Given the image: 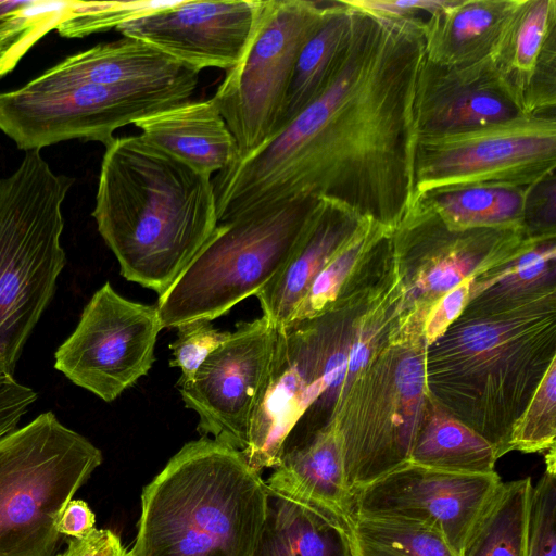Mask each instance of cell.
Listing matches in <instances>:
<instances>
[{
	"label": "cell",
	"mask_w": 556,
	"mask_h": 556,
	"mask_svg": "<svg viewBox=\"0 0 556 556\" xmlns=\"http://www.w3.org/2000/svg\"><path fill=\"white\" fill-rule=\"evenodd\" d=\"M424 22L353 9L321 94L261 150L212 177L218 219L308 195L393 231L415 202L414 99Z\"/></svg>",
	"instance_id": "cell-1"
},
{
	"label": "cell",
	"mask_w": 556,
	"mask_h": 556,
	"mask_svg": "<svg viewBox=\"0 0 556 556\" xmlns=\"http://www.w3.org/2000/svg\"><path fill=\"white\" fill-rule=\"evenodd\" d=\"M92 216L121 275L163 295L218 225L212 177L142 135L105 147Z\"/></svg>",
	"instance_id": "cell-2"
},
{
	"label": "cell",
	"mask_w": 556,
	"mask_h": 556,
	"mask_svg": "<svg viewBox=\"0 0 556 556\" xmlns=\"http://www.w3.org/2000/svg\"><path fill=\"white\" fill-rule=\"evenodd\" d=\"M556 361V292L509 308L465 307L425 353L430 399L496 450Z\"/></svg>",
	"instance_id": "cell-3"
},
{
	"label": "cell",
	"mask_w": 556,
	"mask_h": 556,
	"mask_svg": "<svg viewBox=\"0 0 556 556\" xmlns=\"http://www.w3.org/2000/svg\"><path fill=\"white\" fill-rule=\"evenodd\" d=\"M268 488L241 452L186 443L141 493L134 556H253Z\"/></svg>",
	"instance_id": "cell-4"
},
{
	"label": "cell",
	"mask_w": 556,
	"mask_h": 556,
	"mask_svg": "<svg viewBox=\"0 0 556 556\" xmlns=\"http://www.w3.org/2000/svg\"><path fill=\"white\" fill-rule=\"evenodd\" d=\"M74 179L40 150L0 179V376L13 377L24 345L51 302L66 263L61 205Z\"/></svg>",
	"instance_id": "cell-5"
},
{
	"label": "cell",
	"mask_w": 556,
	"mask_h": 556,
	"mask_svg": "<svg viewBox=\"0 0 556 556\" xmlns=\"http://www.w3.org/2000/svg\"><path fill=\"white\" fill-rule=\"evenodd\" d=\"M318 198L302 195L225 223L157 299L164 328L210 320L255 295L283 268Z\"/></svg>",
	"instance_id": "cell-6"
},
{
	"label": "cell",
	"mask_w": 556,
	"mask_h": 556,
	"mask_svg": "<svg viewBox=\"0 0 556 556\" xmlns=\"http://www.w3.org/2000/svg\"><path fill=\"white\" fill-rule=\"evenodd\" d=\"M102 452L52 412L0 438V556H53L59 519Z\"/></svg>",
	"instance_id": "cell-7"
},
{
	"label": "cell",
	"mask_w": 556,
	"mask_h": 556,
	"mask_svg": "<svg viewBox=\"0 0 556 556\" xmlns=\"http://www.w3.org/2000/svg\"><path fill=\"white\" fill-rule=\"evenodd\" d=\"M425 353L422 340L389 341L334 410L354 494L408 462L430 400Z\"/></svg>",
	"instance_id": "cell-8"
},
{
	"label": "cell",
	"mask_w": 556,
	"mask_h": 556,
	"mask_svg": "<svg viewBox=\"0 0 556 556\" xmlns=\"http://www.w3.org/2000/svg\"><path fill=\"white\" fill-rule=\"evenodd\" d=\"M527 230L447 227L416 200L390 235L395 274L402 289L396 326L390 340L418 341L429 311L447 291L525 254L543 240Z\"/></svg>",
	"instance_id": "cell-9"
},
{
	"label": "cell",
	"mask_w": 556,
	"mask_h": 556,
	"mask_svg": "<svg viewBox=\"0 0 556 556\" xmlns=\"http://www.w3.org/2000/svg\"><path fill=\"white\" fill-rule=\"evenodd\" d=\"M198 84L101 85L45 72L17 90L0 93V130L25 151L71 139L106 147L116 129L190 101Z\"/></svg>",
	"instance_id": "cell-10"
},
{
	"label": "cell",
	"mask_w": 556,
	"mask_h": 556,
	"mask_svg": "<svg viewBox=\"0 0 556 556\" xmlns=\"http://www.w3.org/2000/svg\"><path fill=\"white\" fill-rule=\"evenodd\" d=\"M326 3L260 0L244 52L211 98L236 139L237 161L254 154L281 131L298 58L317 30Z\"/></svg>",
	"instance_id": "cell-11"
},
{
	"label": "cell",
	"mask_w": 556,
	"mask_h": 556,
	"mask_svg": "<svg viewBox=\"0 0 556 556\" xmlns=\"http://www.w3.org/2000/svg\"><path fill=\"white\" fill-rule=\"evenodd\" d=\"M555 114H522L446 134L419 135L415 200L471 186H534L555 175Z\"/></svg>",
	"instance_id": "cell-12"
},
{
	"label": "cell",
	"mask_w": 556,
	"mask_h": 556,
	"mask_svg": "<svg viewBox=\"0 0 556 556\" xmlns=\"http://www.w3.org/2000/svg\"><path fill=\"white\" fill-rule=\"evenodd\" d=\"M163 328L156 305L130 301L105 282L56 349L54 368L74 384L112 402L152 368Z\"/></svg>",
	"instance_id": "cell-13"
},
{
	"label": "cell",
	"mask_w": 556,
	"mask_h": 556,
	"mask_svg": "<svg viewBox=\"0 0 556 556\" xmlns=\"http://www.w3.org/2000/svg\"><path fill=\"white\" fill-rule=\"evenodd\" d=\"M276 338L277 327L264 316L239 323L192 380L178 388L185 406L199 416L201 437L245 450Z\"/></svg>",
	"instance_id": "cell-14"
},
{
	"label": "cell",
	"mask_w": 556,
	"mask_h": 556,
	"mask_svg": "<svg viewBox=\"0 0 556 556\" xmlns=\"http://www.w3.org/2000/svg\"><path fill=\"white\" fill-rule=\"evenodd\" d=\"M501 483L496 471L458 473L407 462L355 492V517L426 526L437 531L457 556H463Z\"/></svg>",
	"instance_id": "cell-15"
},
{
	"label": "cell",
	"mask_w": 556,
	"mask_h": 556,
	"mask_svg": "<svg viewBox=\"0 0 556 556\" xmlns=\"http://www.w3.org/2000/svg\"><path fill=\"white\" fill-rule=\"evenodd\" d=\"M258 3L260 0L174 1L116 29L199 73L208 67L228 71L244 52Z\"/></svg>",
	"instance_id": "cell-16"
},
{
	"label": "cell",
	"mask_w": 556,
	"mask_h": 556,
	"mask_svg": "<svg viewBox=\"0 0 556 556\" xmlns=\"http://www.w3.org/2000/svg\"><path fill=\"white\" fill-rule=\"evenodd\" d=\"M526 114L490 55L443 66L424 58L414 99L417 134L460 131Z\"/></svg>",
	"instance_id": "cell-17"
},
{
	"label": "cell",
	"mask_w": 556,
	"mask_h": 556,
	"mask_svg": "<svg viewBox=\"0 0 556 556\" xmlns=\"http://www.w3.org/2000/svg\"><path fill=\"white\" fill-rule=\"evenodd\" d=\"M490 58L526 114H555L556 0H516Z\"/></svg>",
	"instance_id": "cell-18"
},
{
	"label": "cell",
	"mask_w": 556,
	"mask_h": 556,
	"mask_svg": "<svg viewBox=\"0 0 556 556\" xmlns=\"http://www.w3.org/2000/svg\"><path fill=\"white\" fill-rule=\"evenodd\" d=\"M265 483L269 491L320 513L351 533L355 495L346 479L342 437L333 422L285 444Z\"/></svg>",
	"instance_id": "cell-19"
},
{
	"label": "cell",
	"mask_w": 556,
	"mask_h": 556,
	"mask_svg": "<svg viewBox=\"0 0 556 556\" xmlns=\"http://www.w3.org/2000/svg\"><path fill=\"white\" fill-rule=\"evenodd\" d=\"M361 218L339 202L317 199L286 265L255 294L264 317L277 328L288 324L314 279L351 236Z\"/></svg>",
	"instance_id": "cell-20"
},
{
	"label": "cell",
	"mask_w": 556,
	"mask_h": 556,
	"mask_svg": "<svg viewBox=\"0 0 556 556\" xmlns=\"http://www.w3.org/2000/svg\"><path fill=\"white\" fill-rule=\"evenodd\" d=\"M135 125L154 146L210 177L239 157L236 139L211 99L177 104Z\"/></svg>",
	"instance_id": "cell-21"
},
{
	"label": "cell",
	"mask_w": 556,
	"mask_h": 556,
	"mask_svg": "<svg viewBox=\"0 0 556 556\" xmlns=\"http://www.w3.org/2000/svg\"><path fill=\"white\" fill-rule=\"evenodd\" d=\"M49 75L101 85L153 86L199 81V72L135 39L100 43L46 71Z\"/></svg>",
	"instance_id": "cell-22"
},
{
	"label": "cell",
	"mask_w": 556,
	"mask_h": 556,
	"mask_svg": "<svg viewBox=\"0 0 556 556\" xmlns=\"http://www.w3.org/2000/svg\"><path fill=\"white\" fill-rule=\"evenodd\" d=\"M516 0H448L424 22L425 58L463 66L490 55Z\"/></svg>",
	"instance_id": "cell-23"
},
{
	"label": "cell",
	"mask_w": 556,
	"mask_h": 556,
	"mask_svg": "<svg viewBox=\"0 0 556 556\" xmlns=\"http://www.w3.org/2000/svg\"><path fill=\"white\" fill-rule=\"evenodd\" d=\"M253 556H354V549L343 526L268 490Z\"/></svg>",
	"instance_id": "cell-24"
},
{
	"label": "cell",
	"mask_w": 556,
	"mask_h": 556,
	"mask_svg": "<svg viewBox=\"0 0 556 556\" xmlns=\"http://www.w3.org/2000/svg\"><path fill=\"white\" fill-rule=\"evenodd\" d=\"M497 459L489 441L429 400L408 462L450 472L486 475L495 472Z\"/></svg>",
	"instance_id": "cell-25"
},
{
	"label": "cell",
	"mask_w": 556,
	"mask_h": 556,
	"mask_svg": "<svg viewBox=\"0 0 556 556\" xmlns=\"http://www.w3.org/2000/svg\"><path fill=\"white\" fill-rule=\"evenodd\" d=\"M534 186L453 188L426 193L416 200L426 203L452 229L495 228L528 231L527 214Z\"/></svg>",
	"instance_id": "cell-26"
},
{
	"label": "cell",
	"mask_w": 556,
	"mask_h": 556,
	"mask_svg": "<svg viewBox=\"0 0 556 556\" xmlns=\"http://www.w3.org/2000/svg\"><path fill=\"white\" fill-rule=\"evenodd\" d=\"M352 14L353 9L345 0L327 1L317 30L298 58L287 94L282 129L327 87L346 43Z\"/></svg>",
	"instance_id": "cell-27"
},
{
	"label": "cell",
	"mask_w": 556,
	"mask_h": 556,
	"mask_svg": "<svg viewBox=\"0 0 556 556\" xmlns=\"http://www.w3.org/2000/svg\"><path fill=\"white\" fill-rule=\"evenodd\" d=\"M556 238L471 281L466 307L509 308L556 292Z\"/></svg>",
	"instance_id": "cell-28"
},
{
	"label": "cell",
	"mask_w": 556,
	"mask_h": 556,
	"mask_svg": "<svg viewBox=\"0 0 556 556\" xmlns=\"http://www.w3.org/2000/svg\"><path fill=\"white\" fill-rule=\"evenodd\" d=\"M90 1H0V77L12 72L28 50L52 29L65 37Z\"/></svg>",
	"instance_id": "cell-29"
},
{
	"label": "cell",
	"mask_w": 556,
	"mask_h": 556,
	"mask_svg": "<svg viewBox=\"0 0 556 556\" xmlns=\"http://www.w3.org/2000/svg\"><path fill=\"white\" fill-rule=\"evenodd\" d=\"M532 488L530 478L502 482L463 556H526Z\"/></svg>",
	"instance_id": "cell-30"
},
{
	"label": "cell",
	"mask_w": 556,
	"mask_h": 556,
	"mask_svg": "<svg viewBox=\"0 0 556 556\" xmlns=\"http://www.w3.org/2000/svg\"><path fill=\"white\" fill-rule=\"evenodd\" d=\"M391 232L375 219L362 217L351 236L314 279L288 324L312 318L334 303Z\"/></svg>",
	"instance_id": "cell-31"
},
{
	"label": "cell",
	"mask_w": 556,
	"mask_h": 556,
	"mask_svg": "<svg viewBox=\"0 0 556 556\" xmlns=\"http://www.w3.org/2000/svg\"><path fill=\"white\" fill-rule=\"evenodd\" d=\"M354 556H457L434 530L389 518L355 517Z\"/></svg>",
	"instance_id": "cell-32"
},
{
	"label": "cell",
	"mask_w": 556,
	"mask_h": 556,
	"mask_svg": "<svg viewBox=\"0 0 556 556\" xmlns=\"http://www.w3.org/2000/svg\"><path fill=\"white\" fill-rule=\"evenodd\" d=\"M556 438V361H554L516 419L509 452L547 453Z\"/></svg>",
	"instance_id": "cell-33"
},
{
	"label": "cell",
	"mask_w": 556,
	"mask_h": 556,
	"mask_svg": "<svg viewBox=\"0 0 556 556\" xmlns=\"http://www.w3.org/2000/svg\"><path fill=\"white\" fill-rule=\"evenodd\" d=\"M546 468L532 488L526 556H556V453H545Z\"/></svg>",
	"instance_id": "cell-34"
},
{
	"label": "cell",
	"mask_w": 556,
	"mask_h": 556,
	"mask_svg": "<svg viewBox=\"0 0 556 556\" xmlns=\"http://www.w3.org/2000/svg\"><path fill=\"white\" fill-rule=\"evenodd\" d=\"M177 329V338L169 344L170 367L181 370L178 388L190 382L201 364L217 350L231 334L213 327L210 320H195Z\"/></svg>",
	"instance_id": "cell-35"
},
{
	"label": "cell",
	"mask_w": 556,
	"mask_h": 556,
	"mask_svg": "<svg viewBox=\"0 0 556 556\" xmlns=\"http://www.w3.org/2000/svg\"><path fill=\"white\" fill-rule=\"evenodd\" d=\"M471 281H462L433 304L421 330L426 348L435 342L464 312L469 302Z\"/></svg>",
	"instance_id": "cell-36"
},
{
	"label": "cell",
	"mask_w": 556,
	"mask_h": 556,
	"mask_svg": "<svg viewBox=\"0 0 556 556\" xmlns=\"http://www.w3.org/2000/svg\"><path fill=\"white\" fill-rule=\"evenodd\" d=\"M355 10L376 17L426 20L448 3V0H345Z\"/></svg>",
	"instance_id": "cell-37"
},
{
	"label": "cell",
	"mask_w": 556,
	"mask_h": 556,
	"mask_svg": "<svg viewBox=\"0 0 556 556\" xmlns=\"http://www.w3.org/2000/svg\"><path fill=\"white\" fill-rule=\"evenodd\" d=\"M37 393L13 377H0V438L16 429Z\"/></svg>",
	"instance_id": "cell-38"
},
{
	"label": "cell",
	"mask_w": 556,
	"mask_h": 556,
	"mask_svg": "<svg viewBox=\"0 0 556 556\" xmlns=\"http://www.w3.org/2000/svg\"><path fill=\"white\" fill-rule=\"evenodd\" d=\"M55 556H134L110 529L93 528L81 538H71L64 552Z\"/></svg>",
	"instance_id": "cell-39"
},
{
	"label": "cell",
	"mask_w": 556,
	"mask_h": 556,
	"mask_svg": "<svg viewBox=\"0 0 556 556\" xmlns=\"http://www.w3.org/2000/svg\"><path fill=\"white\" fill-rule=\"evenodd\" d=\"M96 516L89 505L81 500H72L64 508L58 530L70 538H81L94 528Z\"/></svg>",
	"instance_id": "cell-40"
},
{
	"label": "cell",
	"mask_w": 556,
	"mask_h": 556,
	"mask_svg": "<svg viewBox=\"0 0 556 556\" xmlns=\"http://www.w3.org/2000/svg\"><path fill=\"white\" fill-rule=\"evenodd\" d=\"M0 377H3V376H0Z\"/></svg>",
	"instance_id": "cell-41"
}]
</instances>
